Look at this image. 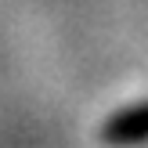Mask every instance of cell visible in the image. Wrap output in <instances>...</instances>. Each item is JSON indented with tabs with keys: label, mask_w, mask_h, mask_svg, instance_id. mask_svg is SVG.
Here are the masks:
<instances>
[{
	"label": "cell",
	"mask_w": 148,
	"mask_h": 148,
	"mask_svg": "<svg viewBox=\"0 0 148 148\" xmlns=\"http://www.w3.org/2000/svg\"><path fill=\"white\" fill-rule=\"evenodd\" d=\"M101 145L105 148H145L148 145V101L123 105L101 123Z\"/></svg>",
	"instance_id": "1"
}]
</instances>
